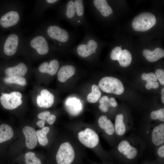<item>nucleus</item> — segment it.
<instances>
[{
  "label": "nucleus",
  "instance_id": "obj_1",
  "mask_svg": "<svg viewBox=\"0 0 164 164\" xmlns=\"http://www.w3.org/2000/svg\"><path fill=\"white\" fill-rule=\"evenodd\" d=\"M63 8V17L73 25L80 26L84 23V9L83 0H69Z\"/></svg>",
  "mask_w": 164,
  "mask_h": 164
},
{
  "label": "nucleus",
  "instance_id": "obj_2",
  "mask_svg": "<svg viewBox=\"0 0 164 164\" xmlns=\"http://www.w3.org/2000/svg\"><path fill=\"white\" fill-rule=\"evenodd\" d=\"M48 37L58 44L59 48L67 49L72 43V36L67 31L58 25H51L47 27Z\"/></svg>",
  "mask_w": 164,
  "mask_h": 164
},
{
  "label": "nucleus",
  "instance_id": "obj_3",
  "mask_svg": "<svg viewBox=\"0 0 164 164\" xmlns=\"http://www.w3.org/2000/svg\"><path fill=\"white\" fill-rule=\"evenodd\" d=\"M98 44L88 33L74 48L77 54L82 57H89L96 52Z\"/></svg>",
  "mask_w": 164,
  "mask_h": 164
},
{
  "label": "nucleus",
  "instance_id": "obj_4",
  "mask_svg": "<svg viewBox=\"0 0 164 164\" xmlns=\"http://www.w3.org/2000/svg\"><path fill=\"white\" fill-rule=\"evenodd\" d=\"M156 22V18L153 14L149 12H144L134 18L132 25L135 30L143 32L150 29Z\"/></svg>",
  "mask_w": 164,
  "mask_h": 164
},
{
  "label": "nucleus",
  "instance_id": "obj_5",
  "mask_svg": "<svg viewBox=\"0 0 164 164\" xmlns=\"http://www.w3.org/2000/svg\"><path fill=\"white\" fill-rule=\"evenodd\" d=\"M99 87L103 91L117 95L122 94L124 90V86L118 79L111 77L102 78L98 83Z\"/></svg>",
  "mask_w": 164,
  "mask_h": 164
},
{
  "label": "nucleus",
  "instance_id": "obj_6",
  "mask_svg": "<svg viewBox=\"0 0 164 164\" xmlns=\"http://www.w3.org/2000/svg\"><path fill=\"white\" fill-rule=\"evenodd\" d=\"M75 160L74 151L70 144L67 142L62 144L56 156L57 164H73Z\"/></svg>",
  "mask_w": 164,
  "mask_h": 164
},
{
  "label": "nucleus",
  "instance_id": "obj_7",
  "mask_svg": "<svg viewBox=\"0 0 164 164\" xmlns=\"http://www.w3.org/2000/svg\"><path fill=\"white\" fill-rule=\"evenodd\" d=\"M22 97L21 93L19 92L14 91L10 94L2 93L0 97L1 104L5 108L12 110L22 104Z\"/></svg>",
  "mask_w": 164,
  "mask_h": 164
},
{
  "label": "nucleus",
  "instance_id": "obj_8",
  "mask_svg": "<svg viewBox=\"0 0 164 164\" xmlns=\"http://www.w3.org/2000/svg\"><path fill=\"white\" fill-rule=\"evenodd\" d=\"M78 138L85 146L92 148L95 147L99 142V138L97 133L92 129L87 128L79 132Z\"/></svg>",
  "mask_w": 164,
  "mask_h": 164
},
{
  "label": "nucleus",
  "instance_id": "obj_9",
  "mask_svg": "<svg viewBox=\"0 0 164 164\" xmlns=\"http://www.w3.org/2000/svg\"><path fill=\"white\" fill-rule=\"evenodd\" d=\"M117 149L120 154L128 159H134L138 154L136 148L126 140L121 141L119 143Z\"/></svg>",
  "mask_w": 164,
  "mask_h": 164
},
{
  "label": "nucleus",
  "instance_id": "obj_10",
  "mask_svg": "<svg viewBox=\"0 0 164 164\" xmlns=\"http://www.w3.org/2000/svg\"><path fill=\"white\" fill-rule=\"evenodd\" d=\"M30 44L31 46L41 55L46 54L50 50L48 42L46 38L42 36L34 37L31 41Z\"/></svg>",
  "mask_w": 164,
  "mask_h": 164
},
{
  "label": "nucleus",
  "instance_id": "obj_11",
  "mask_svg": "<svg viewBox=\"0 0 164 164\" xmlns=\"http://www.w3.org/2000/svg\"><path fill=\"white\" fill-rule=\"evenodd\" d=\"M19 41L18 36L15 34H10L6 39L5 42L4 51L6 55L11 56L16 53Z\"/></svg>",
  "mask_w": 164,
  "mask_h": 164
},
{
  "label": "nucleus",
  "instance_id": "obj_12",
  "mask_svg": "<svg viewBox=\"0 0 164 164\" xmlns=\"http://www.w3.org/2000/svg\"><path fill=\"white\" fill-rule=\"evenodd\" d=\"M20 19L19 13L15 11L9 12L3 15L0 19L2 26L7 28L16 24Z\"/></svg>",
  "mask_w": 164,
  "mask_h": 164
},
{
  "label": "nucleus",
  "instance_id": "obj_13",
  "mask_svg": "<svg viewBox=\"0 0 164 164\" xmlns=\"http://www.w3.org/2000/svg\"><path fill=\"white\" fill-rule=\"evenodd\" d=\"M53 94L46 89H43L36 98L38 106L41 108H48L51 107L54 102Z\"/></svg>",
  "mask_w": 164,
  "mask_h": 164
},
{
  "label": "nucleus",
  "instance_id": "obj_14",
  "mask_svg": "<svg viewBox=\"0 0 164 164\" xmlns=\"http://www.w3.org/2000/svg\"><path fill=\"white\" fill-rule=\"evenodd\" d=\"M25 135L27 147L29 149L35 148L37 144L36 132L35 129L29 126H25L22 129Z\"/></svg>",
  "mask_w": 164,
  "mask_h": 164
},
{
  "label": "nucleus",
  "instance_id": "obj_15",
  "mask_svg": "<svg viewBox=\"0 0 164 164\" xmlns=\"http://www.w3.org/2000/svg\"><path fill=\"white\" fill-rule=\"evenodd\" d=\"M152 143L156 146H160L164 143V124L155 126L153 129L151 135Z\"/></svg>",
  "mask_w": 164,
  "mask_h": 164
},
{
  "label": "nucleus",
  "instance_id": "obj_16",
  "mask_svg": "<svg viewBox=\"0 0 164 164\" xmlns=\"http://www.w3.org/2000/svg\"><path fill=\"white\" fill-rule=\"evenodd\" d=\"M59 67V63L58 60L53 59L49 63L45 62L42 63L39 66V70L41 73H47L53 76L57 73Z\"/></svg>",
  "mask_w": 164,
  "mask_h": 164
},
{
  "label": "nucleus",
  "instance_id": "obj_17",
  "mask_svg": "<svg viewBox=\"0 0 164 164\" xmlns=\"http://www.w3.org/2000/svg\"><path fill=\"white\" fill-rule=\"evenodd\" d=\"M75 67L71 65H67L62 66L58 71L57 79L61 82L66 81L75 73Z\"/></svg>",
  "mask_w": 164,
  "mask_h": 164
},
{
  "label": "nucleus",
  "instance_id": "obj_18",
  "mask_svg": "<svg viewBox=\"0 0 164 164\" xmlns=\"http://www.w3.org/2000/svg\"><path fill=\"white\" fill-rule=\"evenodd\" d=\"M27 71V68L26 65L22 63L12 67H8L5 70L7 77L17 76L22 77L25 76Z\"/></svg>",
  "mask_w": 164,
  "mask_h": 164
},
{
  "label": "nucleus",
  "instance_id": "obj_19",
  "mask_svg": "<svg viewBox=\"0 0 164 164\" xmlns=\"http://www.w3.org/2000/svg\"><path fill=\"white\" fill-rule=\"evenodd\" d=\"M142 54L149 61L153 62L164 57V51L159 47L156 48L153 51L145 49L143 50Z\"/></svg>",
  "mask_w": 164,
  "mask_h": 164
},
{
  "label": "nucleus",
  "instance_id": "obj_20",
  "mask_svg": "<svg viewBox=\"0 0 164 164\" xmlns=\"http://www.w3.org/2000/svg\"><path fill=\"white\" fill-rule=\"evenodd\" d=\"M93 4L95 8L104 17L109 16L113 13V10L106 0H94Z\"/></svg>",
  "mask_w": 164,
  "mask_h": 164
},
{
  "label": "nucleus",
  "instance_id": "obj_21",
  "mask_svg": "<svg viewBox=\"0 0 164 164\" xmlns=\"http://www.w3.org/2000/svg\"><path fill=\"white\" fill-rule=\"evenodd\" d=\"M99 126L108 135H112L115 132L114 126L111 121L105 115L101 116L98 120Z\"/></svg>",
  "mask_w": 164,
  "mask_h": 164
},
{
  "label": "nucleus",
  "instance_id": "obj_22",
  "mask_svg": "<svg viewBox=\"0 0 164 164\" xmlns=\"http://www.w3.org/2000/svg\"><path fill=\"white\" fill-rule=\"evenodd\" d=\"M14 133L12 129L9 125L2 123L0 125V144L11 139Z\"/></svg>",
  "mask_w": 164,
  "mask_h": 164
},
{
  "label": "nucleus",
  "instance_id": "obj_23",
  "mask_svg": "<svg viewBox=\"0 0 164 164\" xmlns=\"http://www.w3.org/2000/svg\"><path fill=\"white\" fill-rule=\"evenodd\" d=\"M114 128L115 132L119 136L123 135L126 130V126L124 122V117L121 114L116 115L115 120Z\"/></svg>",
  "mask_w": 164,
  "mask_h": 164
},
{
  "label": "nucleus",
  "instance_id": "obj_24",
  "mask_svg": "<svg viewBox=\"0 0 164 164\" xmlns=\"http://www.w3.org/2000/svg\"><path fill=\"white\" fill-rule=\"evenodd\" d=\"M66 104L69 110L73 114L79 112L82 109V104L80 101L76 98H68Z\"/></svg>",
  "mask_w": 164,
  "mask_h": 164
},
{
  "label": "nucleus",
  "instance_id": "obj_25",
  "mask_svg": "<svg viewBox=\"0 0 164 164\" xmlns=\"http://www.w3.org/2000/svg\"><path fill=\"white\" fill-rule=\"evenodd\" d=\"M132 60V56L130 52L125 49L122 51L118 60L120 65L124 67L129 66Z\"/></svg>",
  "mask_w": 164,
  "mask_h": 164
},
{
  "label": "nucleus",
  "instance_id": "obj_26",
  "mask_svg": "<svg viewBox=\"0 0 164 164\" xmlns=\"http://www.w3.org/2000/svg\"><path fill=\"white\" fill-rule=\"evenodd\" d=\"M101 96V92L98 86L93 84L91 87V92L89 93L87 97L88 102L94 103L97 102Z\"/></svg>",
  "mask_w": 164,
  "mask_h": 164
},
{
  "label": "nucleus",
  "instance_id": "obj_27",
  "mask_svg": "<svg viewBox=\"0 0 164 164\" xmlns=\"http://www.w3.org/2000/svg\"><path fill=\"white\" fill-rule=\"evenodd\" d=\"M50 131L48 127H43L41 130H39L36 132L37 139L39 143L41 145L44 146L48 143V140L46 135Z\"/></svg>",
  "mask_w": 164,
  "mask_h": 164
},
{
  "label": "nucleus",
  "instance_id": "obj_28",
  "mask_svg": "<svg viewBox=\"0 0 164 164\" xmlns=\"http://www.w3.org/2000/svg\"><path fill=\"white\" fill-rule=\"evenodd\" d=\"M3 80L7 84L14 83L22 86H24L26 84V79L24 77L17 76L5 77Z\"/></svg>",
  "mask_w": 164,
  "mask_h": 164
},
{
  "label": "nucleus",
  "instance_id": "obj_29",
  "mask_svg": "<svg viewBox=\"0 0 164 164\" xmlns=\"http://www.w3.org/2000/svg\"><path fill=\"white\" fill-rule=\"evenodd\" d=\"M39 119L46 121L50 125L53 124L56 119V116L53 114H50L49 111H45L40 113L38 115Z\"/></svg>",
  "mask_w": 164,
  "mask_h": 164
},
{
  "label": "nucleus",
  "instance_id": "obj_30",
  "mask_svg": "<svg viewBox=\"0 0 164 164\" xmlns=\"http://www.w3.org/2000/svg\"><path fill=\"white\" fill-rule=\"evenodd\" d=\"M99 102L100 104L99 109L104 112H107L109 108L111 106L110 99L107 96H103L100 99Z\"/></svg>",
  "mask_w": 164,
  "mask_h": 164
},
{
  "label": "nucleus",
  "instance_id": "obj_31",
  "mask_svg": "<svg viewBox=\"0 0 164 164\" xmlns=\"http://www.w3.org/2000/svg\"><path fill=\"white\" fill-rule=\"evenodd\" d=\"M26 164H41V160L36 157L34 153L28 152L25 155Z\"/></svg>",
  "mask_w": 164,
  "mask_h": 164
},
{
  "label": "nucleus",
  "instance_id": "obj_32",
  "mask_svg": "<svg viewBox=\"0 0 164 164\" xmlns=\"http://www.w3.org/2000/svg\"><path fill=\"white\" fill-rule=\"evenodd\" d=\"M141 78L143 80L146 81L145 87L148 90L151 88L150 86V84L152 82L156 81L157 80L155 74L152 72L148 73H143L142 75Z\"/></svg>",
  "mask_w": 164,
  "mask_h": 164
},
{
  "label": "nucleus",
  "instance_id": "obj_33",
  "mask_svg": "<svg viewBox=\"0 0 164 164\" xmlns=\"http://www.w3.org/2000/svg\"><path fill=\"white\" fill-rule=\"evenodd\" d=\"M151 118L153 120L159 119L164 121V109L162 108L157 111L152 112L150 114Z\"/></svg>",
  "mask_w": 164,
  "mask_h": 164
},
{
  "label": "nucleus",
  "instance_id": "obj_34",
  "mask_svg": "<svg viewBox=\"0 0 164 164\" xmlns=\"http://www.w3.org/2000/svg\"><path fill=\"white\" fill-rule=\"evenodd\" d=\"M122 51L121 48L119 46L114 48L112 50L110 54L111 59L113 60H118Z\"/></svg>",
  "mask_w": 164,
  "mask_h": 164
},
{
  "label": "nucleus",
  "instance_id": "obj_35",
  "mask_svg": "<svg viewBox=\"0 0 164 164\" xmlns=\"http://www.w3.org/2000/svg\"><path fill=\"white\" fill-rule=\"evenodd\" d=\"M156 78L158 79L160 84L164 85V71L161 69L156 70L155 74Z\"/></svg>",
  "mask_w": 164,
  "mask_h": 164
},
{
  "label": "nucleus",
  "instance_id": "obj_36",
  "mask_svg": "<svg viewBox=\"0 0 164 164\" xmlns=\"http://www.w3.org/2000/svg\"><path fill=\"white\" fill-rule=\"evenodd\" d=\"M158 155L160 157L163 158L164 157V145L163 144L157 150Z\"/></svg>",
  "mask_w": 164,
  "mask_h": 164
},
{
  "label": "nucleus",
  "instance_id": "obj_37",
  "mask_svg": "<svg viewBox=\"0 0 164 164\" xmlns=\"http://www.w3.org/2000/svg\"><path fill=\"white\" fill-rule=\"evenodd\" d=\"M150 87L151 88L153 89H156L159 87V84L156 81L152 82L150 84Z\"/></svg>",
  "mask_w": 164,
  "mask_h": 164
},
{
  "label": "nucleus",
  "instance_id": "obj_38",
  "mask_svg": "<svg viewBox=\"0 0 164 164\" xmlns=\"http://www.w3.org/2000/svg\"><path fill=\"white\" fill-rule=\"evenodd\" d=\"M111 107H116L118 104L115 99L113 97H111L110 98Z\"/></svg>",
  "mask_w": 164,
  "mask_h": 164
},
{
  "label": "nucleus",
  "instance_id": "obj_39",
  "mask_svg": "<svg viewBox=\"0 0 164 164\" xmlns=\"http://www.w3.org/2000/svg\"><path fill=\"white\" fill-rule=\"evenodd\" d=\"M45 121L42 120H39L37 122V125L40 128H43L44 127Z\"/></svg>",
  "mask_w": 164,
  "mask_h": 164
},
{
  "label": "nucleus",
  "instance_id": "obj_40",
  "mask_svg": "<svg viewBox=\"0 0 164 164\" xmlns=\"http://www.w3.org/2000/svg\"><path fill=\"white\" fill-rule=\"evenodd\" d=\"M46 1L49 4H53L58 2L59 1L57 0H47Z\"/></svg>",
  "mask_w": 164,
  "mask_h": 164
},
{
  "label": "nucleus",
  "instance_id": "obj_41",
  "mask_svg": "<svg viewBox=\"0 0 164 164\" xmlns=\"http://www.w3.org/2000/svg\"><path fill=\"white\" fill-rule=\"evenodd\" d=\"M161 94L162 96L164 97V88H163L161 91Z\"/></svg>",
  "mask_w": 164,
  "mask_h": 164
},
{
  "label": "nucleus",
  "instance_id": "obj_42",
  "mask_svg": "<svg viewBox=\"0 0 164 164\" xmlns=\"http://www.w3.org/2000/svg\"><path fill=\"white\" fill-rule=\"evenodd\" d=\"M119 47H120V48H121V46H119Z\"/></svg>",
  "mask_w": 164,
  "mask_h": 164
}]
</instances>
